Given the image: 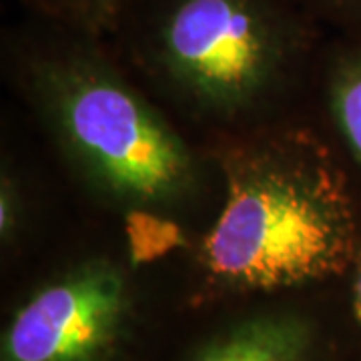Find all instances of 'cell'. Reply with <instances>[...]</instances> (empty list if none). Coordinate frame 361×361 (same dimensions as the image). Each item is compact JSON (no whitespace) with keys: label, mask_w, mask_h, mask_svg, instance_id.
<instances>
[{"label":"cell","mask_w":361,"mask_h":361,"mask_svg":"<svg viewBox=\"0 0 361 361\" xmlns=\"http://www.w3.org/2000/svg\"><path fill=\"white\" fill-rule=\"evenodd\" d=\"M225 205L203 243L207 273L235 289H281L353 263L357 227L329 155L303 135H273L225 159Z\"/></svg>","instance_id":"cell-1"},{"label":"cell","mask_w":361,"mask_h":361,"mask_svg":"<svg viewBox=\"0 0 361 361\" xmlns=\"http://www.w3.org/2000/svg\"><path fill=\"white\" fill-rule=\"evenodd\" d=\"M331 106L337 127L361 163V47L343 52L331 77Z\"/></svg>","instance_id":"cell-6"},{"label":"cell","mask_w":361,"mask_h":361,"mask_svg":"<svg viewBox=\"0 0 361 361\" xmlns=\"http://www.w3.org/2000/svg\"><path fill=\"white\" fill-rule=\"evenodd\" d=\"M310 345L311 331L303 319L261 315L225 331L193 361H305Z\"/></svg>","instance_id":"cell-5"},{"label":"cell","mask_w":361,"mask_h":361,"mask_svg":"<svg viewBox=\"0 0 361 361\" xmlns=\"http://www.w3.org/2000/svg\"><path fill=\"white\" fill-rule=\"evenodd\" d=\"M353 265H355V273H353V311H355V317H357V323L361 327V239L357 241Z\"/></svg>","instance_id":"cell-10"},{"label":"cell","mask_w":361,"mask_h":361,"mask_svg":"<svg viewBox=\"0 0 361 361\" xmlns=\"http://www.w3.org/2000/svg\"><path fill=\"white\" fill-rule=\"evenodd\" d=\"M307 6L345 23H361V0H301Z\"/></svg>","instance_id":"cell-8"},{"label":"cell","mask_w":361,"mask_h":361,"mask_svg":"<svg viewBox=\"0 0 361 361\" xmlns=\"http://www.w3.org/2000/svg\"><path fill=\"white\" fill-rule=\"evenodd\" d=\"M125 275L89 261L40 287L18 307L2 339L4 361H106L129 317Z\"/></svg>","instance_id":"cell-4"},{"label":"cell","mask_w":361,"mask_h":361,"mask_svg":"<svg viewBox=\"0 0 361 361\" xmlns=\"http://www.w3.org/2000/svg\"><path fill=\"white\" fill-rule=\"evenodd\" d=\"M0 217H2V233L8 235L14 229V197H13V187L11 183H4L2 187V211H0Z\"/></svg>","instance_id":"cell-9"},{"label":"cell","mask_w":361,"mask_h":361,"mask_svg":"<svg viewBox=\"0 0 361 361\" xmlns=\"http://www.w3.org/2000/svg\"><path fill=\"white\" fill-rule=\"evenodd\" d=\"M39 13L71 30L92 35L116 26L135 0H28Z\"/></svg>","instance_id":"cell-7"},{"label":"cell","mask_w":361,"mask_h":361,"mask_svg":"<svg viewBox=\"0 0 361 361\" xmlns=\"http://www.w3.org/2000/svg\"><path fill=\"white\" fill-rule=\"evenodd\" d=\"M142 47L203 103H249L301 49L303 25L285 0H149Z\"/></svg>","instance_id":"cell-3"},{"label":"cell","mask_w":361,"mask_h":361,"mask_svg":"<svg viewBox=\"0 0 361 361\" xmlns=\"http://www.w3.org/2000/svg\"><path fill=\"white\" fill-rule=\"evenodd\" d=\"M54 123L92 179L139 205H161L191 183L179 139L87 52L49 54L39 65Z\"/></svg>","instance_id":"cell-2"}]
</instances>
